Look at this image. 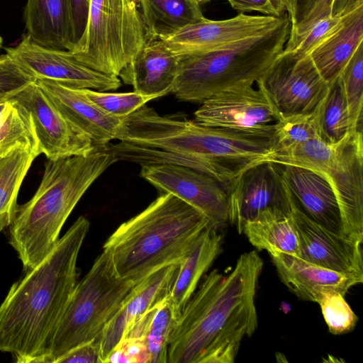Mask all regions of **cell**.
<instances>
[{
    "mask_svg": "<svg viewBox=\"0 0 363 363\" xmlns=\"http://www.w3.org/2000/svg\"><path fill=\"white\" fill-rule=\"evenodd\" d=\"M263 260L242 254L227 274L213 269L183 308L171 335L168 363H233L257 328L255 296Z\"/></svg>",
    "mask_w": 363,
    "mask_h": 363,
    "instance_id": "1",
    "label": "cell"
},
{
    "mask_svg": "<svg viewBox=\"0 0 363 363\" xmlns=\"http://www.w3.org/2000/svg\"><path fill=\"white\" fill-rule=\"evenodd\" d=\"M79 216L53 249L10 287L0 305V352L43 363L77 283V259L89 229Z\"/></svg>",
    "mask_w": 363,
    "mask_h": 363,
    "instance_id": "2",
    "label": "cell"
},
{
    "mask_svg": "<svg viewBox=\"0 0 363 363\" xmlns=\"http://www.w3.org/2000/svg\"><path fill=\"white\" fill-rule=\"evenodd\" d=\"M117 162L104 148L86 155L72 156L45 164L36 192L18 206L9 227V240L27 271L53 249L67 218L94 182Z\"/></svg>",
    "mask_w": 363,
    "mask_h": 363,
    "instance_id": "3",
    "label": "cell"
},
{
    "mask_svg": "<svg viewBox=\"0 0 363 363\" xmlns=\"http://www.w3.org/2000/svg\"><path fill=\"white\" fill-rule=\"evenodd\" d=\"M208 226L199 211L172 194L161 193L121 224L103 250L111 254L118 275L135 285L162 267L179 265Z\"/></svg>",
    "mask_w": 363,
    "mask_h": 363,
    "instance_id": "4",
    "label": "cell"
},
{
    "mask_svg": "<svg viewBox=\"0 0 363 363\" xmlns=\"http://www.w3.org/2000/svg\"><path fill=\"white\" fill-rule=\"evenodd\" d=\"M117 140L200 157L227 189L243 171L265 162L274 147L272 138L206 126L179 113L162 116L146 105L123 118Z\"/></svg>",
    "mask_w": 363,
    "mask_h": 363,
    "instance_id": "5",
    "label": "cell"
},
{
    "mask_svg": "<svg viewBox=\"0 0 363 363\" xmlns=\"http://www.w3.org/2000/svg\"><path fill=\"white\" fill-rule=\"evenodd\" d=\"M291 22L280 23L264 33L223 48L179 56L172 94L182 101L202 103L217 93L242 83H255L282 52Z\"/></svg>",
    "mask_w": 363,
    "mask_h": 363,
    "instance_id": "6",
    "label": "cell"
},
{
    "mask_svg": "<svg viewBox=\"0 0 363 363\" xmlns=\"http://www.w3.org/2000/svg\"><path fill=\"white\" fill-rule=\"evenodd\" d=\"M134 286L118 275L111 254L103 250L77 283L43 363H55L77 346L99 338Z\"/></svg>",
    "mask_w": 363,
    "mask_h": 363,
    "instance_id": "7",
    "label": "cell"
},
{
    "mask_svg": "<svg viewBox=\"0 0 363 363\" xmlns=\"http://www.w3.org/2000/svg\"><path fill=\"white\" fill-rule=\"evenodd\" d=\"M147 40L139 0H90L84 38L72 52L90 68L118 77Z\"/></svg>",
    "mask_w": 363,
    "mask_h": 363,
    "instance_id": "8",
    "label": "cell"
},
{
    "mask_svg": "<svg viewBox=\"0 0 363 363\" xmlns=\"http://www.w3.org/2000/svg\"><path fill=\"white\" fill-rule=\"evenodd\" d=\"M256 82L265 91L279 119L312 113L329 87L308 55L284 50Z\"/></svg>",
    "mask_w": 363,
    "mask_h": 363,
    "instance_id": "9",
    "label": "cell"
},
{
    "mask_svg": "<svg viewBox=\"0 0 363 363\" xmlns=\"http://www.w3.org/2000/svg\"><path fill=\"white\" fill-rule=\"evenodd\" d=\"M253 84H239L208 98L194 113V121L242 134L273 137L279 117L260 84L257 83V88Z\"/></svg>",
    "mask_w": 363,
    "mask_h": 363,
    "instance_id": "10",
    "label": "cell"
},
{
    "mask_svg": "<svg viewBox=\"0 0 363 363\" xmlns=\"http://www.w3.org/2000/svg\"><path fill=\"white\" fill-rule=\"evenodd\" d=\"M6 51L35 80L47 79L72 88L98 91L116 90L121 86L118 77L90 68L72 51L43 47L27 34L16 46L6 48Z\"/></svg>",
    "mask_w": 363,
    "mask_h": 363,
    "instance_id": "11",
    "label": "cell"
},
{
    "mask_svg": "<svg viewBox=\"0 0 363 363\" xmlns=\"http://www.w3.org/2000/svg\"><path fill=\"white\" fill-rule=\"evenodd\" d=\"M140 176L161 193H169L199 211L211 228L221 230L228 220L227 188L213 177L174 164L141 167Z\"/></svg>",
    "mask_w": 363,
    "mask_h": 363,
    "instance_id": "12",
    "label": "cell"
},
{
    "mask_svg": "<svg viewBox=\"0 0 363 363\" xmlns=\"http://www.w3.org/2000/svg\"><path fill=\"white\" fill-rule=\"evenodd\" d=\"M330 184L336 196L344 235L363 242L362 130L350 131L335 143L334 156L319 174Z\"/></svg>",
    "mask_w": 363,
    "mask_h": 363,
    "instance_id": "13",
    "label": "cell"
},
{
    "mask_svg": "<svg viewBox=\"0 0 363 363\" xmlns=\"http://www.w3.org/2000/svg\"><path fill=\"white\" fill-rule=\"evenodd\" d=\"M228 220L242 233L245 223L270 208L290 213L293 195L278 164L262 162L239 175L229 184Z\"/></svg>",
    "mask_w": 363,
    "mask_h": 363,
    "instance_id": "14",
    "label": "cell"
},
{
    "mask_svg": "<svg viewBox=\"0 0 363 363\" xmlns=\"http://www.w3.org/2000/svg\"><path fill=\"white\" fill-rule=\"evenodd\" d=\"M11 98L28 112L39 152L48 160L86 155L96 148L90 138L62 114L35 81Z\"/></svg>",
    "mask_w": 363,
    "mask_h": 363,
    "instance_id": "15",
    "label": "cell"
},
{
    "mask_svg": "<svg viewBox=\"0 0 363 363\" xmlns=\"http://www.w3.org/2000/svg\"><path fill=\"white\" fill-rule=\"evenodd\" d=\"M289 215L296 228L298 257L311 263L363 279L362 244L330 231L296 206L294 196Z\"/></svg>",
    "mask_w": 363,
    "mask_h": 363,
    "instance_id": "16",
    "label": "cell"
},
{
    "mask_svg": "<svg viewBox=\"0 0 363 363\" xmlns=\"http://www.w3.org/2000/svg\"><path fill=\"white\" fill-rule=\"evenodd\" d=\"M283 16H250L240 13L225 20L205 18L184 26L164 41L178 56L205 52L267 32L280 23Z\"/></svg>",
    "mask_w": 363,
    "mask_h": 363,
    "instance_id": "17",
    "label": "cell"
},
{
    "mask_svg": "<svg viewBox=\"0 0 363 363\" xmlns=\"http://www.w3.org/2000/svg\"><path fill=\"white\" fill-rule=\"evenodd\" d=\"M179 266L162 267L134 286L99 337L101 363L106 362L140 317L169 296Z\"/></svg>",
    "mask_w": 363,
    "mask_h": 363,
    "instance_id": "18",
    "label": "cell"
},
{
    "mask_svg": "<svg viewBox=\"0 0 363 363\" xmlns=\"http://www.w3.org/2000/svg\"><path fill=\"white\" fill-rule=\"evenodd\" d=\"M35 83L62 114L92 140L96 148H104L117 137L123 118L111 116L90 102L81 89L47 79Z\"/></svg>",
    "mask_w": 363,
    "mask_h": 363,
    "instance_id": "19",
    "label": "cell"
},
{
    "mask_svg": "<svg viewBox=\"0 0 363 363\" xmlns=\"http://www.w3.org/2000/svg\"><path fill=\"white\" fill-rule=\"evenodd\" d=\"M278 275L298 298L317 303L320 294L336 291L343 296L363 279L344 274L311 263L302 258L279 251L269 252Z\"/></svg>",
    "mask_w": 363,
    "mask_h": 363,
    "instance_id": "20",
    "label": "cell"
},
{
    "mask_svg": "<svg viewBox=\"0 0 363 363\" xmlns=\"http://www.w3.org/2000/svg\"><path fill=\"white\" fill-rule=\"evenodd\" d=\"M278 165L297 207L313 221L345 236L338 203L328 182L305 168Z\"/></svg>",
    "mask_w": 363,
    "mask_h": 363,
    "instance_id": "21",
    "label": "cell"
},
{
    "mask_svg": "<svg viewBox=\"0 0 363 363\" xmlns=\"http://www.w3.org/2000/svg\"><path fill=\"white\" fill-rule=\"evenodd\" d=\"M178 62L164 40L149 39L118 77L135 91L160 97L172 92Z\"/></svg>",
    "mask_w": 363,
    "mask_h": 363,
    "instance_id": "22",
    "label": "cell"
},
{
    "mask_svg": "<svg viewBox=\"0 0 363 363\" xmlns=\"http://www.w3.org/2000/svg\"><path fill=\"white\" fill-rule=\"evenodd\" d=\"M363 40V6L342 16L339 27L308 54L323 79L330 84L342 74Z\"/></svg>",
    "mask_w": 363,
    "mask_h": 363,
    "instance_id": "23",
    "label": "cell"
},
{
    "mask_svg": "<svg viewBox=\"0 0 363 363\" xmlns=\"http://www.w3.org/2000/svg\"><path fill=\"white\" fill-rule=\"evenodd\" d=\"M24 21L26 34L36 44L71 50L69 0H27Z\"/></svg>",
    "mask_w": 363,
    "mask_h": 363,
    "instance_id": "24",
    "label": "cell"
},
{
    "mask_svg": "<svg viewBox=\"0 0 363 363\" xmlns=\"http://www.w3.org/2000/svg\"><path fill=\"white\" fill-rule=\"evenodd\" d=\"M222 243L223 236L220 230L208 226L179 264L169 296L179 315L197 289L200 280L220 254Z\"/></svg>",
    "mask_w": 363,
    "mask_h": 363,
    "instance_id": "25",
    "label": "cell"
},
{
    "mask_svg": "<svg viewBox=\"0 0 363 363\" xmlns=\"http://www.w3.org/2000/svg\"><path fill=\"white\" fill-rule=\"evenodd\" d=\"M250 242L259 250L279 251L298 256V235L289 213L270 208L260 211L242 228Z\"/></svg>",
    "mask_w": 363,
    "mask_h": 363,
    "instance_id": "26",
    "label": "cell"
},
{
    "mask_svg": "<svg viewBox=\"0 0 363 363\" xmlns=\"http://www.w3.org/2000/svg\"><path fill=\"white\" fill-rule=\"evenodd\" d=\"M149 39L165 40L206 18L194 0H139Z\"/></svg>",
    "mask_w": 363,
    "mask_h": 363,
    "instance_id": "27",
    "label": "cell"
},
{
    "mask_svg": "<svg viewBox=\"0 0 363 363\" xmlns=\"http://www.w3.org/2000/svg\"><path fill=\"white\" fill-rule=\"evenodd\" d=\"M16 150L40 155L34 128L28 112L17 101L0 100V157Z\"/></svg>",
    "mask_w": 363,
    "mask_h": 363,
    "instance_id": "28",
    "label": "cell"
},
{
    "mask_svg": "<svg viewBox=\"0 0 363 363\" xmlns=\"http://www.w3.org/2000/svg\"><path fill=\"white\" fill-rule=\"evenodd\" d=\"M36 157L24 150L0 157V232L9 228L15 218L19 189Z\"/></svg>",
    "mask_w": 363,
    "mask_h": 363,
    "instance_id": "29",
    "label": "cell"
},
{
    "mask_svg": "<svg viewBox=\"0 0 363 363\" xmlns=\"http://www.w3.org/2000/svg\"><path fill=\"white\" fill-rule=\"evenodd\" d=\"M320 139L335 144L350 131L347 104L340 77L329 84L328 91L317 108Z\"/></svg>",
    "mask_w": 363,
    "mask_h": 363,
    "instance_id": "30",
    "label": "cell"
},
{
    "mask_svg": "<svg viewBox=\"0 0 363 363\" xmlns=\"http://www.w3.org/2000/svg\"><path fill=\"white\" fill-rule=\"evenodd\" d=\"M179 316L169 296L155 308L143 337L149 363L167 362L169 342Z\"/></svg>",
    "mask_w": 363,
    "mask_h": 363,
    "instance_id": "31",
    "label": "cell"
},
{
    "mask_svg": "<svg viewBox=\"0 0 363 363\" xmlns=\"http://www.w3.org/2000/svg\"><path fill=\"white\" fill-rule=\"evenodd\" d=\"M352 131L362 130L363 45L358 47L340 76Z\"/></svg>",
    "mask_w": 363,
    "mask_h": 363,
    "instance_id": "32",
    "label": "cell"
},
{
    "mask_svg": "<svg viewBox=\"0 0 363 363\" xmlns=\"http://www.w3.org/2000/svg\"><path fill=\"white\" fill-rule=\"evenodd\" d=\"M315 138H320L317 109L310 114L281 118L275 123L273 135L274 144L272 151L284 149Z\"/></svg>",
    "mask_w": 363,
    "mask_h": 363,
    "instance_id": "33",
    "label": "cell"
},
{
    "mask_svg": "<svg viewBox=\"0 0 363 363\" xmlns=\"http://www.w3.org/2000/svg\"><path fill=\"white\" fill-rule=\"evenodd\" d=\"M86 98L106 113L123 118L145 105L148 101L159 98L137 91L108 93L89 89H81Z\"/></svg>",
    "mask_w": 363,
    "mask_h": 363,
    "instance_id": "34",
    "label": "cell"
},
{
    "mask_svg": "<svg viewBox=\"0 0 363 363\" xmlns=\"http://www.w3.org/2000/svg\"><path fill=\"white\" fill-rule=\"evenodd\" d=\"M330 333L342 335L352 331L358 321L357 315L345 299V296L336 291H325L317 301Z\"/></svg>",
    "mask_w": 363,
    "mask_h": 363,
    "instance_id": "35",
    "label": "cell"
},
{
    "mask_svg": "<svg viewBox=\"0 0 363 363\" xmlns=\"http://www.w3.org/2000/svg\"><path fill=\"white\" fill-rule=\"evenodd\" d=\"M341 21L342 16H324L317 20L304 32L289 35L284 50L308 55L339 27Z\"/></svg>",
    "mask_w": 363,
    "mask_h": 363,
    "instance_id": "36",
    "label": "cell"
},
{
    "mask_svg": "<svg viewBox=\"0 0 363 363\" xmlns=\"http://www.w3.org/2000/svg\"><path fill=\"white\" fill-rule=\"evenodd\" d=\"M35 81L9 55H0V100L13 97Z\"/></svg>",
    "mask_w": 363,
    "mask_h": 363,
    "instance_id": "37",
    "label": "cell"
},
{
    "mask_svg": "<svg viewBox=\"0 0 363 363\" xmlns=\"http://www.w3.org/2000/svg\"><path fill=\"white\" fill-rule=\"evenodd\" d=\"M326 16L325 0H296V11L289 35L304 32L317 20Z\"/></svg>",
    "mask_w": 363,
    "mask_h": 363,
    "instance_id": "38",
    "label": "cell"
},
{
    "mask_svg": "<svg viewBox=\"0 0 363 363\" xmlns=\"http://www.w3.org/2000/svg\"><path fill=\"white\" fill-rule=\"evenodd\" d=\"M106 362L149 363V356L143 340L128 338L112 351Z\"/></svg>",
    "mask_w": 363,
    "mask_h": 363,
    "instance_id": "39",
    "label": "cell"
},
{
    "mask_svg": "<svg viewBox=\"0 0 363 363\" xmlns=\"http://www.w3.org/2000/svg\"><path fill=\"white\" fill-rule=\"evenodd\" d=\"M71 26V50H77L84 38L90 0H69Z\"/></svg>",
    "mask_w": 363,
    "mask_h": 363,
    "instance_id": "40",
    "label": "cell"
},
{
    "mask_svg": "<svg viewBox=\"0 0 363 363\" xmlns=\"http://www.w3.org/2000/svg\"><path fill=\"white\" fill-rule=\"evenodd\" d=\"M101 363L99 338L82 344L60 357L55 363Z\"/></svg>",
    "mask_w": 363,
    "mask_h": 363,
    "instance_id": "41",
    "label": "cell"
},
{
    "mask_svg": "<svg viewBox=\"0 0 363 363\" xmlns=\"http://www.w3.org/2000/svg\"><path fill=\"white\" fill-rule=\"evenodd\" d=\"M235 10L244 12L258 11L264 16L281 17L269 0H227Z\"/></svg>",
    "mask_w": 363,
    "mask_h": 363,
    "instance_id": "42",
    "label": "cell"
},
{
    "mask_svg": "<svg viewBox=\"0 0 363 363\" xmlns=\"http://www.w3.org/2000/svg\"><path fill=\"white\" fill-rule=\"evenodd\" d=\"M361 6L363 0H332L330 16H342Z\"/></svg>",
    "mask_w": 363,
    "mask_h": 363,
    "instance_id": "43",
    "label": "cell"
},
{
    "mask_svg": "<svg viewBox=\"0 0 363 363\" xmlns=\"http://www.w3.org/2000/svg\"><path fill=\"white\" fill-rule=\"evenodd\" d=\"M279 16L287 13L290 22L294 18L296 11V0H269Z\"/></svg>",
    "mask_w": 363,
    "mask_h": 363,
    "instance_id": "44",
    "label": "cell"
},
{
    "mask_svg": "<svg viewBox=\"0 0 363 363\" xmlns=\"http://www.w3.org/2000/svg\"><path fill=\"white\" fill-rule=\"evenodd\" d=\"M194 1L200 4L201 3L206 2V1H208L210 0H194Z\"/></svg>",
    "mask_w": 363,
    "mask_h": 363,
    "instance_id": "45",
    "label": "cell"
},
{
    "mask_svg": "<svg viewBox=\"0 0 363 363\" xmlns=\"http://www.w3.org/2000/svg\"><path fill=\"white\" fill-rule=\"evenodd\" d=\"M2 42H3V40H2V38H1V36L0 35V48H1Z\"/></svg>",
    "mask_w": 363,
    "mask_h": 363,
    "instance_id": "46",
    "label": "cell"
}]
</instances>
